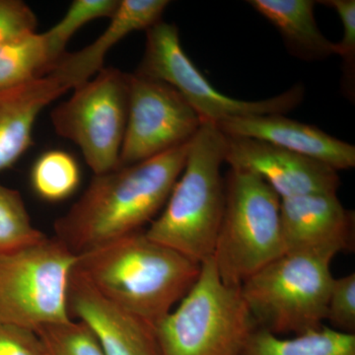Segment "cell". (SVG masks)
I'll return each mask as SVG.
<instances>
[{
    "label": "cell",
    "instance_id": "obj_4",
    "mask_svg": "<svg viewBox=\"0 0 355 355\" xmlns=\"http://www.w3.org/2000/svg\"><path fill=\"white\" fill-rule=\"evenodd\" d=\"M333 249L287 252L240 286L257 327L275 336L323 326L334 277Z\"/></svg>",
    "mask_w": 355,
    "mask_h": 355
},
{
    "label": "cell",
    "instance_id": "obj_5",
    "mask_svg": "<svg viewBox=\"0 0 355 355\" xmlns=\"http://www.w3.org/2000/svg\"><path fill=\"white\" fill-rule=\"evenodd\" d=\"M257 329L241 289L224 284L209 258L155 333L161 355H243Z\"/></svg>",
    "mask_w": 355,
    "mask_h": 355
},
{
    "label": "cell",
    "instance_id": "obj_7",
    "mask_svg": "<svg viewBox=\"0 0 355 355\" xmlns=\"http://www.w3.org/2000/svg\"><path fill=\"white\" fill-rule=\"evenodd\" d=\"M76 254L57 238L0 254V323L36 333L69 312Z\"/></svg>",
    "mask_w": 355,
    "mask_h": 355
},
{
    "label": "cell",
    "instance_id": "obj_10",
    "mask_svg": "<svg viewBox=\"0 0 355 355\" xmlns=\"http://www.w3.org/2000/svg\"><path fill=\"white\" fill-rule=\"evenodd\" d=\"M202 125L200 116L171 85L130 74L120 167L137 164L188 144Z\"/></svg>",
    "mask_w": 355,
    "mask_h": 355
},
{
    "label": "cell",
    "instance_id": "obj_3",
    "mask_svg": "<svg viewBox=\"0 0 355 355\" xmlns=\"http://www.w3.org/2000/svg\"><path fill=\"white\" fill-rule=\"evenodd\" d=\"M224 150L223 133L202 123L191 140L183 172L164 209L146 231L149 239L200 265L214 254L225 209Z\"/></svg>",
    "mask_w": 355,
    "mask_h": 355
},
{
    "label": "cell",
    "instance_id": "obj_12",
    "mask_svg": "<svg viewBox=\"0 0 355 355\" xmlns=\"http://www.w3.org/2000/svg\"><path fill=\"white\" fill-rule=\"evenodd\" d=\"M69 312L94 334L105 355H161L155 327L104 297L76 268L70 279Z\"/></svg>",
    "mask_w": 355,
    "mask_h": 355
},
{
    "label": "cell",
    "instance_id": "obj_15",
    "mask_svg": "<svg viewBox=\"0 0 355 355\" xmlns=\"http://www.w3.org/2000/svg\"><path fill=\"white\" fill-rule=\"evenodd\" d=\"M169 4L168 0H121L106 30L83 50L65 53L50 74L69 90L90 80L104 69L105 58L116 44L132 32L146 31L160 22Z\"/></svg>",
    "mask_w": 355,
    "mask_h": 355
},
{
    "label": "cell",
    "instance_id": "obj_19",
    "mask_svg": "<svg viewBox=\"0 0 355 355\" xmlns=\"http://www.w3.org/2000/svg\"><path fill=\"white\" fill-rule=\"evenodd\" d=\"M58 62L44 33H32L2 44L0 92L21 87L48 76Z\"/></svg>",
    "mask_w": 355,
    "mask_h": 355
},
{
    "label": "cell",
    "instance_id": "obj_9",
    "mask_svg": "<svg viewBox=\"0 0 355 355\" xmlns=\"http://www.w3.org/2000/svg\"><path fill=\"white\" fill-rule=\"evenodd\" d=\"M130 74L104 67L51 111L60 137L76 144L95 175L120 167L127 127Z\"/></svg>",
    "mask_w": 355,
    "mask_h": 355
},
{
    "label": "cell",
    "instance_id": "obj_16",
    "mask_svg": "<svg viewBox=\"0 0 355 355\" xmlns=\"http://www.w3.org/2000/svg\"><path fill=\"white\" fill-rule=\"evenodd\" d=\"M69 89L48 74L21 87L0 92V172L12 167L33 144L39 114Z\"/></svg>",
    "mask_w": 355,
    "mask_h": 355
},
{
    "label": "cell",
    "instance_id": "obj_8",
    "mask_svg": "<svg viewBox=\"0 0 355 355\" xmlns=\"http://www.w3.org/2000/svg\"><path fill=\"white\" fill-rule=\"evenodd\" d=\"M146 32L144 57L135 73L163 81L176 89L202 123L216 127L229 119L286 114L304 99L302 84L294 85L282 94L260 101L228 97L214 88L191 62L182 46L177 26L161 20Z\"/></svg>",
    "mask_w": 355,
    "mask_h": 355
},
{
    "label": "cell",
    "instance_id": "obj_14",
    "mask_svg": "<svg viewBox=\"0 0 355 355\" xmlns=\"http://www.w3.org/2000/svg\"><path fill=\"white\" fill-rule=\"evenodd\" d=\"M216 128L230 137L268 142L333 168L336 172L355 166V147L315 125L291 120L284 114L229 119Z\"/></svg>",
    "mask_w": 355,
    "mask_h": 355
},
{
    "label": "cell",
    "instance_id": "obj_2",
    "mask_svg": "<svg viewBox=\"0 0 355 355\" xmlns=\"http://www.w3.org/2000/svg\"><path fill=\"white\" fill-rule=\"evenodd\" d=\"M76 270L114 304L154 327L195 284L200 263L137 231L79 254Z\"/></svg>",
    "mask_w": 355,
    "mask_h": 355
},
{
    "label": "cell",
    "instance_id": "obj_24",
    "mask_svg": "<svg viewBox=\"0 0 355 355\" xmlns=\"http://www.w3.org/2000/svg\"><path fill=\"white\" fill-rule=\"evenodd\" d=\"M333 8L343 25V38L335 43L336 55L342 58L343 94L350 102L355 99V1L354 0H324L317 1Z\"/></svg>",
    "mask_w": 355,
    "mask_h": 355
},
{
    "label": "cell",
    "instance_id": "obj_27",
    "mask_svg": "<svg viewBox=\"0 0 355 355\" xmlns=\"http://www.w3.org/2000/svg\"><path fill=\"white\" fill-rule=\"evenodd\" d=\"M0 355H42L35 331L0 323Z\"/></svg>",
    "mask_w": 355,
    "mask_h": 355
},
{
    "label": "cell",
    "instance_id": "obj_17",
    "mask_svg": "<svg viewBox=\"0 0 355 355\" xmlns=\"http://www.w3.org/2000/svg\"><path fill=\"white\" fill-rule=\"evenodd\" d=\"M257 12L272 23L287 51L304 62H320L335 55V43L324 36L315 19L313 0H250Z\"/></svg>",
    "mask_w": 355,
    "mask_h": 355
},
{
    "label": "cell",
    "instance_id": "obj_21",
    "mask_svg": "<svg viewBox=\"0 0 355 355\" xmlns=\"http://www.w3.org/2000/svg\"><path fill=\"white\" fill-rule=\"evenodd\" d=\"M46 238L33 225L19 191L0 184V254L38 244Z\"/></svg>",
    "mask_w": 355,
    "mask_h": 355
},
{
    "label": "cell",
    "instance_id": "obj_25",
    "mask_svg": "<svg viewBox=\"0 0 355 355\" xmlns=\"http://www.w3.org/2000/svg\"><path fill=\"white\" fill-rule=\"evenodd\" d=\"M333 329L342 333L355 331V273L334 279L327 304L326 318Z\"/></svg>",
    "mask_w": 355,
    "mask_h": 355
},
{
    "label": "cell",
    "instance_id": "obj_1",
    "mask_svg": "<svg viewBox=\"0 0 355 355\" xmlns=\"http://www.w3.org/2000/svg\"><path fill=\"white\" fill-rule=\"evenodd\" d=\"M190 144L95 175L81 198L55 220V238L79 256L141 230L167 202Z\"/></svg>",
    "mask_w": 355,
    "mask_h": 355
},
{
    "label": "cell",
    "instance_id": "obj_11",
    "mask_svg": "<svg viewBox=\"0 0 355 355\" xmlns=\"http://www.w3.org/2000/svg\"><path fill=\"white\" fill-rule=\"evenodd\" d=\"M224 163L256 175L280 198L336 193L340 177L333 168L261 140L225 135Z\"/></svg>",
    "mask_w": 355,
    "mask_h": 355
},
{
    "label": "cell",
    "instance_id": "obj_22",
    "mask_svg": "<svg viewBox=\"0 0 355 355\" xmlns=\"http://www.w3.org/2000/svg\"><path fill=\"white\" fill-rule=\"evenodd\" d=\"M36 335L42 355H105L94 334L77 320L48 324Z\"/></svg>",
    "mask_w": 355,
    "mask_h": 355
},
{
    "label": "cell",
    "instance_id": "obj_18",
    "mask_svg": "<svg viewBox=\"0 0 355 355\" xmlns=\"http://www.w3.org/2000/svg\"><path fill=\"white\" fill-rule=\"evenodd\" d=\"M243 355H355V335L322 326L291 338L257 329Z\"/></svg>",
    "mask_w": 355,
    "mask_h": 355
},
{
    "label": "cell",
    "instance_id": "obj_23",
    "mask_svg": "<svg viewBox=\"0 0 355 355\" xmlns=\"http://www.w3.org/2000/svg\"><path fill=\"white\" fill-rule=\"evenodd\" d=\"M121 0H76L57 24L44 32L51 51L58 60L65 53L70 39L84 25L99 18H111Z\"/></svg>",
    "mask_w": 355,
    "mask_h": 355
},
{
    "label": "cell",
    "instance_id": "obj_6",
    "mask_svg": "<svg viewBox=\"0 0 355 355\" xmlns=\"http://www.w3.org/2000/svg\"><path fill=\"white\" fill-rule=\"evenodd\" d=\"M280 205L279 196L261 178L229 170L225 209L211 257L224 284L240 287L286 254Z\"/></svg>",
    "mask_w": 355,
    "mask_h": 355
},
{
    "label": "cell",
    "instance_id": "obj_26",
    "mask_svg": "<svg viewBox=\"0 0 355 355\" xmlns=\"http://www.w3.org/2000/svg\"><path fill=\"white\" fill-rule=\"evenodd\" d=\"M36 14L22 0H0V46L36 32Z\"/></svg>",
    "mask_w": 355,
    "mask_h": 355
},
{
    "label": "cell",
    "instance_id": "obj_13",
    "mask_svg": "<svg viewBox=\"0 0 355 355\" xmlns=\"http://www.w3.org/2000/svg\"><path fill=\"white\" fill-rule=\"evenodd\" d=\"M286 253L301 250L352 249L354 212L345 209L336 193L284 198L280 205Z\"/></svg>",
    "mask_w": 355,
    "mask_h": 355
},
{
    "label": "cell",
    "instance_id": "obj_20",
    "mask_svg": "<svg viewBox=\"0 0 355 355\" xmlns=\"http://www.w3.org/2000/svg\"><path fill=\"white\" fill-rule=\"evenodd\" d=\"M80 183V170L76 159L62 150L42 154L31 171V184L42 200L58 202L76 193Z\"/></svg>",
    "mask_w": 355,
    "mask_h": 355
}]
</instances>
